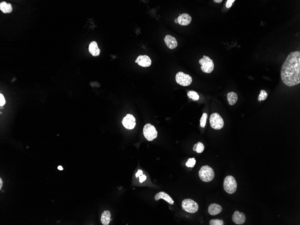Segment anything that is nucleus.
I'll use <instances>...</instances> for the list:
<instances>
[{
  "instance_id": "f257e3e1",
  "label": "nucleus",
  "mask_w": 300,
  "mask_h": 225,
  "mask_svg": "<svg viewBox=\"0 0 300 225\" xmlns=\"http://www.w3.org/2000/svg\"><path fill=\"white\" fill-rule=\"evenodd\" d=\"M281 77L288 86H297L300 82V52L290 53L282 65Z\"/></svg>"
},
{
  "instance_id": "f03ea898",
  "label": "nucleus",
  "mask_w": 300,
  "mask_h": 225,
  "mask_svg": "<svg viewBox=\"0 0 300 225\" xmlns=\"http://www.w3.org/2000/svg\"><path fill=\"white\" fill-rule=\"evenodd\" d=\"M199 175L203 181L206 183L211 181L214 178V170L208 165H205L201 168L199 172Z\"/></svg>"
},
{
  "instance_id": "7ed1b4c3",
  "label": "nucleus",
  "mask_w": 300,
  "mask_h": 225,
  "mask_svg": "<svg viewBox=\"0 0 300 225\" xmlns=\"http://www.w3.org/2000/svg\"><path fill=\"white\" fill-rule=\"evenodd\" d=\"M223 187L225 192L232 194L236 192L237 187V182L233 176H226L224 179Z\"/></svg>"
},
{
  "instance_id": "20e7f679",
  "label": "nucleus",
  "mask_w": 300,
  "mask_h": 225,
  "mask_svg": "<svg viewBox=\"0 0 300 225\" xmlns=\"http://www.w3.org/2000/svg\"><path fill=\"white\" fill-rule=\"evenodd\" d=\"M199 63L201 65V69L205 73H210L213 71L214 63L209 57L204 55L203 58L199 60Z\"/></svg>"
},
{
  "instance_id": "39448f33",
  "label": "nucleus",
  "mask_w": 300,
  "mask_h": 225,
  "mask_svg": "<svg viewBox=\"0 0 300 225\" xmlns=\"http://www.w3.org/2000/svg\"><path fill=\"white\" fill-rule=\"evenodd\" d=\"M182 209L190 214L197 213L199 209L198 203L190 199H187L183 200L182 202Z\"/></svg>"
},
{
  "instance_id": "423d86ee",
  "label": "nucleus",
  "mask_w": 300,
  "mask_h": 225,
  "mask_svg": "<svg viewBox=\"0 0 300 225\" xmlns=\"http://www.w3.org/2000/svg\"><path fill=\"white\" fill-rule=\"evenodd\" d=\"M209 121L211 127L215 130H220L224 127V121L221 115L217 113L211 114L210 117Z\"/></svg>"
},
{
  "instance_id": "0eeeda50",
  "label": "nucleus",
  "mask_w": 300,
  "mask_h": 225,
  "mask_svg": "<svg viewBox=\"0 0 300 225\" xmlns=\"http://www.w3.org/2000/svg\"><path fill=\"white\" fill-rule=\"evenodd\" d=\"M144 135L149 141H152L157 137L158 132L155 127L151 124H147L144 128Z\"/></svg>"
},
{
  "instance_id": "6e6552de",
  "label": "nucleus",
  "mask_w": 300,
  "mask_h": 225,
  "mask_svg": "<svg viewBox=\"0 0 300 225\" xmlns=\"http://www.w3.org/2000/svg\"><path fill=\"white\" fill-rule=\"evenodd\" d=\"M175 79L177 84L183 86H189L193 82L192 77L190 75L182 71H179L176 74Z\"/></svg>"
},
{
  "instance_id": "1a4fd4ad",
  "label": "nucleus",
  "mask_w": 300,
  "mask_h": 225,
  "mask_svg": "<svg viewBox=\"0 0 300 225\" xmlns=\"http://www.w3.org/2000/svg\"><path fill=\"white\" fill-rule=\"evenodd\" d=\"M124 127L128 130H133L136 126V119L133 115L127 114L122 121Z\"/></svg>"
},
{
  "instance_id": "9d476101",
  "label": "nucleus",
  "mask_w": 300,
  "mask_h": 225,
  "mask_svg": "<svg viewBox=\"0 0 300 225\" xmlns=\"http://www.w3.org/2000/svg\"><path fill=\"white\" fill-rule=\"evenodd\" d=\"M135 62L143 67H148L152 64V60L148 55H140L137 58Z\"/></svg>"
},
{
  "instance_id": "9b49d317",
  "label": "nucleus",
  "mask_w": 300,
  "mask_h": 225,
  "mask_svg": "<svg viewBox=\"0 0 300 225\" xmlns=\"http://www.w3.org/2000/svg\"><path fill=\"white\" fill-rule=\"evenodd\" d=\"M232 219L233 222L237 225L243 224L246 221L245 214L243 213H240L238 211L234 212Z\"/></svg>"
},
{
  "instance_id": "f8f14e48",
  "label": "nucleus",
  "mask_w": 300,
  "mask_h": 225,
  "mask_svg": "<svg viewBox=\"0 0 300 225\" xmlns=\"http://www.w3.org/2000/svg\"><path fill=\"white\" fill-rule=\"evenodd\" d=\"M164 42L168 47L170 49H174L177 47V40L171 35H167L164 38Z\"/></svg>"
},
{
  "instance_id": "ddd939ff",
  "label": "nucleus",
  "mask_w": 300,
  "mask_h": 225,
  "mask_svg": "<svg viewBox=\"0 0 300 225\" xmlns=\"http://www.w3.org/2000/svg\"><path fill=\"white\" fill-rule=\"evenodd\" d=\"M178 23L182 26H187L191 23L192 20V17L188 14L183 13L181 16L177 18Z\"/></svg>"
},
{
  "instance_id": "4468645a",
  "label": "nucleus",
  "mask_w": 300,
  "mask_h": 225,
  "mask_svg": "<svg viewBox=\"0 0 300 225\" xmlns=\"http://www.w3.org/2000/svg\"><path fill=\"white\" fill-rule=\"evenodd\" d=\"M222 211V207L217 203H211L208 208L209 213L210 215H212V216H214V215L220 214Z\"/></svg>"
},
{
  "instance_id": "2eb2a0df",
  "label": "nucleus",
  "mask_w": 300,
  "mask_h": 225,
  "mask_svg": "<svg viewBox=\"0 0 300 225\" xmlns=\"http://www.w3.org/2000/svg\"><path fill=\"white\" fill-rule=\"evenodd\" d=\"M160 199H164L166 202L170 203L171 205H172L174 203V201L172 198L168 194L163 191L159 192L158 193L156 194L155 196V199L156 201H158Z\"/></svg>"
},
{
  "instance_id": "dca6fc26",
  "label": "nucleus",
  "mask_w": 300,
  "mask_h": 225,
  "mask_svg": "<svg viewBox=\"0 0 300 225\" xmlns=\"http://www.w3.org/2000/svg\"><path fill=\"white\" fill-rule=\"evenodd\" d=\"M89 50L90 53L94 56H98L99 55L100 50L98 47V44L96 42H91L89 45Z\"/></svg>"
},
{
  "instance_id": "f3484780",
  "label": "nucleus",
  "mask_w": 300,
  "mask_h": 225,
  "mask_svg": "<svg viewBox=\"0 0 300 225\" xmlns=\"http://www.w3.org/2000/svg\"><path fill=\"white\" fill-rule=\"evenodd\" d=\"M227 98L229 104L233 106L236 104L238 100V95L234 92H230L227 94Z\"/></svg>"
},
{
  "instance_id": "a211bd4d",
  "label": "nucleus",
  "mask_w": 300,
  "mask_h": 225,
  "mask_svg": "<svg viewBox=\"0 0 300 225\" xmlns=\"http://www.w3.org/2000/svg\"><path fill=\"white\" fill-rule=\"evenodd\" d=\"M111 217V215L109 211L107 210L103 212L101 218L102 223L103 225H108L110 222Z\"/></svg>"
},
{
  "instance_id": "6ab92c4d",
  "label": "nucleus",
  "mask_w": 300,
  "mask_h": 225,
  "mask_svg": "<svg viewBox=\"0 0 300 225\" xmlns=\"http://www.w3.org/2000/svg\"><path fill=\"white\" fill-rule=\"evenodd\" d=\"M0 10L4 13H9L12 10V7L10 4L3 2L0 4Z\"/></svg>"
},
{
  "instance_id": "aec40b11",
  "label": "nucleus",
  "mask_w": 300,
  "mask_h": 225,
  "mask_svg": "<svg viewBox=\"0 0 300 225\" xmlns=\"http://www.w3.org/2000/svg\"><path fill=\"white\" fill-rule=\"evenodd\" d=\"M205 150V146L202 143L198 142L195 144L193 147V150L196 151L197 153H201L203 152Z\"/></svg>"
},
{
  "instance_id": "412c9836",
  "label": "nucleus",
  "mask_w": 300,
  "mask_h": 225,
  "mask_svg": "<svg viewBox=\"0 0 300 225\" xmlns=\"http://www.w3.org/2000/svg\"><path fill=\"white\" fill-rule=\"evenodd\" d=\"M188 95L189 98H192L193 101H197L200 98L198 94L195 91H189L188 92Z\"/></svg>"
},
{
  "instance_id": "4be33fe9",
  "label": "nucleus",
  "mask_w": 300,
  "mask_h": 225,
  "mask_svg": "<svg viewBox=\"0 0 300 225\" xmlns=\"http://www.w3.org/2000/svg\"><path fill=\"white\" fill-rule=\"evenodd\" d=\"M208 118V114L206 113H204L202 116L200 120V125L202 128H204L205 127L206 124L207 119Z\"/></svg>"
},
{
  "instance_id": "5701e85b",
  "label": "nucleus",
  "mask_w": 300,
  "mask_h": 225,
  "mask_svg": "<svg viewBox=\"0 0 300 225\" xmlns=\"http://www.w3.org/2000/svg\"><path fill=\"white\" fill-rule=\"evenodd\" d=\"M267 96H268V94H267V93L266 92V91L264 90H261L260 91V94L259 95L258 101L260 102L266 99V98H267Z\"/></svg>"
},
{
  "instance_id": "b1692460",
  "label": "nucleus",
  "mask_w": 300,
  "mask_h": 225,
  "mask_svg": "<svg viewBox=\"0 0 300 225\" xmlns=\"http://www.w3.org/2000/svg\"><path fill=\"white\" fill-rule=\"evenodd\" d=\"M196 160L195 159V158H189L188 159V162L186 163V165L188 167H191V168H193L196 165Z\"/></svg>"
},
{
  "instance_id": "393cba45",
  "label": "nucleus",
  "mask_w": 300,
  "mask_h": 225,
  "mask_svg": "<svg viewBox=\"0 0 300 225\" xmlns=\"http://www.w3.org/2000/svg\"><path fill=\"white\" fill-rule=\"evenodd\" d=\"M209 225H224V222L222 220L212 219L210 221Z\"/></svg>"
},
{
  "instance_id": "a878e982",
  "label": "nucleus",
  "mask_w": 300,
  "mask_h": 225,
  "mask_svg": "<svg viewBox=\"0 0 300 225\" xmlns=\"http://www.w3.org/2000/svg\"><path fill=\"white\" fill-rule=\"evenodd\" d=\"M6 101L3 95L2 94H0V105L1 106H3L5 104Z\"/></svg>"
},
{
  "instance_id": "bb28decb",
  "label": "nucleus",
  "mask_w": 300,
  "mask_h": 225,
  "mask_svg": "<svg viewBox=\"0 0 300 225\" xmlns=\"http://www.w3.org/2000/svg\"><path fill=\"white\" fill-rule=\"evenodd\" d=\"M235 2V0H228L226 2V7L227 8H229L232 6V4Z\"/></svg>"
},
{
  "instance_id": "cd10ccee",
  "label": "nucleus",
  "mask_w": 300,
  "mask_h": 225,
  "mask_svg": "<svg viewBox=\"0 0 300 225\" xmlns=\"http://www.w3.org/2000/svg\"><path fill=\"white\" fill-rule=\"evenodd\" d=\"M147 179V176L145 175H143L140 177V183H143Z\"/></svg>"
},
{
  "instance_id": "c85d7f7f",
  "label": "nucleus",
  "mask_w": 300,
  "mask_h": 225,
  "mask_svg": "<svg viewBox=\"0 0 300 225\" xmlns=\"http://www.w3.org/2000/svg\"><path fill=\"white\" fill-rule=\"evenodd\" d=\"M143 175V171L141 170H139L136 174V177L137 178L140 177V176Z\"/></svg>"
},
{
  "instance_id": "c756f323",
  "label": "nucleus",
  "mask_w": 300,
  "mask_h": 225,
  "mask_svg": "<svg viewBox=\"0 0 300 225\" xmlns=\"http://www.w3.org/2000/svg\"><path fill=\"white\" fill-rule=\"evenodd\" d=\"M2 183L3 181L2 180V179H0V190L2 188Z\"/></svg>"
},
{
  "instance_id": "7c9ffc66",
  "label": "nucleus",
  "mask_w": 300,
  "mask_h": 225,
  "mask_svg": "<svg viewBox=\"0 0 300 225\" xmlns=\"http://www.w3.org/2000/svg\"><path fill=\"white\" fill-rule=\"evenodd\" d=\"M222 2V0H214V2L216 3H221Z\"/></svg>"
},
{
  "instance_id": "2f4dec72",
  "label": "nucleus",
  "mask_w": 300,
  "mask_h": 225,
  "mask_svg": "<svg viewBox=\"0 0 300 225\" xmlns=\"http://www.w3.org/2000/svg\"><path fill=\"white\" fill-rule=\"evenodd\" d=\"M58 169L59 170H63V168L62 166H59L58 167Z\"/></svg>"
},
{
  "instance_id": "473e14b6",
  "label": "nucleus",
  "mask_w": 300,
  "mask_h": 225,
  "mask_svg": "<svg viewBox=\"0 0 300 225\" xmlns=\"http://www.w3.org/2000/svg\"><path fill=\"white\" fill-rule=\"evenodd\" d=\"M174 22H175V23H178V20H177V18H175V19H174Z\"/></svg>"
}]
</instances>
